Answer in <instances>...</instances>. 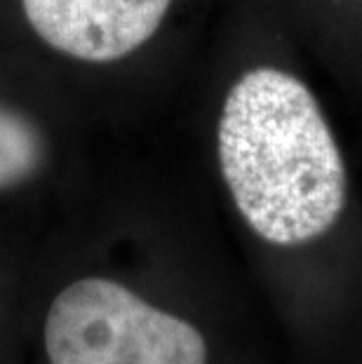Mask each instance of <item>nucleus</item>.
I'll return each mask as SVG.
<instances>
[{
	"label": "nucleus",
	"mask_w": 362,
	"mask_h": 364,
	"mask_svg": "<svg viewBox=\"0 0 362 364\" xmlns=\"http://www.w3.org/2000/svg\"><path fill=\"white\" fill-rule=\"evenodd\" d=\"M221 176L261 240L297 247L325 235L346 207L341 146L308 85L275 66L245 71L217 125Z\"/></svg>",
	"instance_id": "obj_1"
},
{
	"label": "nucleus",
	"mask_w": 362,
	"mask_h": 364,
	"mask_svg": "<svg viewBox=\"0 0 362 364\" xmlns=\"http://www.w3.org/2000/svg\"><path fill=\"white\" fill-rule=\"evenodd\" d=\"M50 364H207L205 336L109 277L64 287L45 317Z\"/></svg>",
	"instance_id": "obj_2"
},
{
	"label": "nucleus",
	"mask_w": 362,
	"mask_h": 364,
	"mask_svg": "<svg viewBox=\"0 0 362 364\" xmlns=\"http://www.w3.org/2000/svg\"><path fill=\"white\" fill-rule=\"evenodd\" d=\"M172 0H21L31 28L66 57L118 61L163 24Z\"/></svg>",
	"instance_id": "obj_3"
},
{
	"label": "nucleus",
	"mask_w": 362,
	"mask_h": 364,
	"mask_svg": "<svg viewBox=\"0 0 362 364\" xmlns=\"http://www.w3.org/2000/svg\"><path fill=\"white\" fill-rule=\"evenodd\" d=\"M45 158L48 144L41 127L17 108L0 104V191L33 179Z\"/></svg>",
	"instance_id": "obj_4"
}]
</instances>
